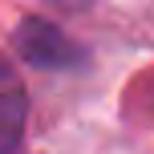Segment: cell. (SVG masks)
<instances>
[{
    "mask_svg": "<svg viewBox=\"0 0 154 154\" xmlns=\"http://www.w3.org/2000/svg\"><path fill=\"white\" fill-rule=\"evenodd\" d=\"M12 49L20 53V61H29L32 69H49V73H65V69H81L89 61L81 45H73L57 24L41 20V16H24L12 32Z\"/></svg>",
    "mask_w": 154,
    "mask_h": 154,
    "instance_id": "1",
    "label": "cell"
},
{
    "mask_svg": "<svg viewBox=\"0 0 154 154\" xmlns=\"http://www.w3.org/2000/svg\"><path fill=\"white\" fill-rule=\"evenodd\" d=\"M0 154H20V138H0Z\"/></svg>",
    "mask_w": 154,
    "mask_h": 154,
    "instance_id": "2",
    "label": "cell"
}]
</instances>
